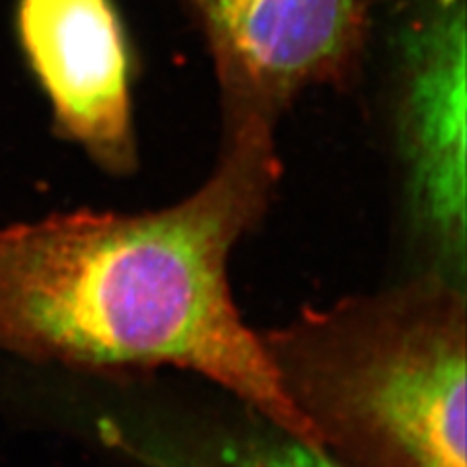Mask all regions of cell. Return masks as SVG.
Returning <instances> with one entry per match:
<instances>
[{
  "label": "cell",
  "instance_id": "obj_1",
  "mask_svg": "<svg viewBox=\"0 0 467 467\" xmlns=\"http://www.w3.org/2000/svg\"><path fill=\"white\" fill-rule=\"evenodd\" d=\"M279 178L275 125L224 123L214 171L180 202L3 230L0 348L98 374L195 372L321 448L228 281L232 250L265 214Z\"/></svg>",
  "mask_w": 467,
  "mask_h": 467
},
{
  "label": "cell",
  "instance_id": "obj_2",
  "mask_svg": "<svg viewBox=\"0 0 467 467\" xmlns=\"http://www.w3.org/2000/svg\"><path fill=\"white\" fill-rule=\"evenodd\" d=\"M276 378L343 467H465L463 281L431 271L261 335Z\"/></svg>",
  "mask_w": 467,
  "mask_h": 467
},
{
  "label": "cell",
  "instance_id": "obj_3",
  "mask_svg": "<svg viewBox=\"0 0 467 467\" xmlns=\"http://www.w3.org/2000/svg\"><path fill=\"white\" fill-rule=\"evenodd\" d=\"M465 0H425L400 41L398 130L411 214L436 273L465 276Z\"/></svg>",
  "mask_w": 467,
  "mask_h": 467
},
{
  "label": "cell",
  "instance_id": "obj_4",
  "mask_svg": "<svg viewBox=\"0 0 467 467\" xmlns=\"http://www.w3.org/2000/svg\"><path fill=\"white\" fill-rule=\"evenodd\" d=\"M224 123L276 125L306 88L343 84L367 34L362 0H201Z\"/></svg>",
  "mask_w": 467,
  "mask_h": 467
},
{
  "label": "cell",
  "instance_id": "obj_5",
  "mask_svg": "<svg viewBox=\"0 0 467 467\" xmlns=\"http://www.w3.org/2000/svg\"><path fill=\"white\" fill-rule=\"evenodd\" d=\"M16 32L58 130L104 170L133 171L130 53L113 0H18Z\"/></svg>",
  "mask_w": 467,
  "mask_h": 467
},
{
  "label": "cell",
  "instance_id": "obj_6",
  "mask_svg": "<svg viewBox=\"0 0 467 467\" xmlns=\"http://www.w3.org/2000/svg\"><path fill=\"white\" fill-rule=\"evenodd\" d=\"M104 436L142 467H343L324 448L292 436L267 422L265 431H242L175 442L140 436L109 420Z\"/></svg>",
  "mask_w": 467,
  "mask_h": 467
},
{
  "label": "cell",
  "instance_id": "obj_7",
  "mask_svg": "<svg viewBox=\"0 0 467 467\" xmlns=\"http://www.w3.org/2000/svg\"><path fill=\"white\" fill-rule=\"evenodd\" d=\"M182 3L189 8V10H192V14H193V16H195V14H197V8L201 6V0H182Z\"/></svg>",
  "mask_w": 467,
  "mask_h": 467
}]
</instances>
